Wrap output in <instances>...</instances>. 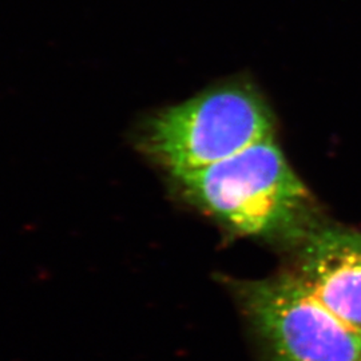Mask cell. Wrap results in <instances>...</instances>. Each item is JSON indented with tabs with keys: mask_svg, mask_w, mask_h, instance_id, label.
I'll return each mask as SVG.
<instances>
[{
	"mask_svg": "<svg viewBox=\"0 0 361 361\" xmlns=\"http://www.w3.org/2000/svg\"><path fill=\"white\" fill-rule=\"evenodd\" d=\"M174 178L194 205L240 234L280 237L310 232L307 225L313 198L274 137Z\"/></svg>",
	"mask_w": 361,
	"mask_h": 361,
	"instance_id": "obj_1",
	"label": "cell"
},
{
	"mask_svg": "<svg viewBox=\"0 0 361 361\" xmlns=\"http://www.w3.org/2000/svg\"><path fill=\"white\" fill-rule=\"evenodd\" d=\"M264 99L246 85H225L152 116L143 126V152L177 177L207 168L255 143L273 138Z\"/></svg>",
	"mask_w": 361,
	"mask_h": 361,
	"instance_id": "obj_2",
	"label": "cell"
},
{
	"mask_svg": "<svg viewBox=\"0 0 361 361\" xmlns=\"http://www.w3.org/2000/svg\"><path fill=\"white\" fill-rule=\"evenodd\" d=\"M273 361H359L361 335L302 284L293 271L240 289Z\"/></svg>",
	"mask_w": 361,
	"mask_h": 361,
	"instance_id": "obj_3",
	"label": "cell"
},
{
	"mask_svg": "<svg viewBox=\"0 0 361 361\" xmlns=\"http://www.w3.org/2000/svg\"><path fill=\"white\" fill-rule=\"evenodd\" d=\"M292 271L361 335V233L343 228L310 231Z\"/></svg>",
	"mask_w": 361,
	"mask_h": 361,
	"instance_id": "obj_4",
	"label": "cell"
},
{
	"mask_svg": "<svg viewBox=\"0 0 361 361\" xmlns=\"http://www.w3.org/2000/svg\"><path fill=\"white\" fill-rule=\"evenodd\" d=\"M359 361H361V357H360V360H359Z\"/></svg>",
	"mask_w": 361,
	"mask_h": 361,
	"instance_id": "obj_5",
	"label": "cell"
}]
</instances>
